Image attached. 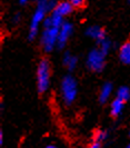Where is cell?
<instances>
[{
  "label": "cell",
  "instance_id": "cell-4",
  "mask_svg": "<svg viewBox=\"0 0 130 148\" xmlns=\"http://www.w3.org/2000/svg\"><path fill=\"white\" fill-rule=\"evenodd\" d=\"M61 95L67 105L75 101L77 97V82L72 76H66L61 82Z\"/></svg>",
  "mask_w": 130,
  "mask_h": 148
},
{
  "label": "cell",
  "instance_id": "cell-21",
  "mask_svg": "<svg viewBox=\"0 0 130 148\" xmlns=\"http://www.w3.org/2000/svg\"><path fill=\"white\" fill-rule=\"evenodd\" d=\"M127 148H130V144H129V145H128V147H127Z\"/></svg>",
  "mask_w": 130,
  "mask_h": 148
},
{
  "label": "cell",
  "instance_id": "cell-22",
  "mask_svg": "<svg viewBox=\"0 0 130 148\" xmlns=\"http://www.w3.org/2000/svg\"><path fill=\"white\" fill-rule=\"evenodd\" d=\"M129 2H130V0H129Z\"/></svg>",
  "mask_w": 130,
  "mask_h": 148
},
{
  "label": "cell",
  "instance_id": "cell-13",
  "mask_svg": "<svg viewBox=\"0 0 130 148\" xmlns=\"http://www.w3.org/2000/svg\"><path fill=\"white\" fill-rule=\"evenodd\" d=\"M117 98L123 101H127L130 98V89L128 87H120L117 91Z\"/></svg>",
  "mask_w": 130,
  "mask_h": 148
},
{
  "label": "cell",
  "instance_id": "cell-20",
  "mask_svg": "<svg viewBox=\"0 0 130 148\" xmlns=\"http://www.w3.org/2000/svg\"><path fill=\"white\" fill-rule=\"evenodd\" d=\"M46 148H57L56 146H52V145H49V146H47Z\"/></svg>",
  "mask_w": 130,
  "mask_h": 148
},
{
  "label": "cell",
  "instance_id": "cell-9",
  "mask_svg": "<svg viewBox=\"0 0 130 148\" xmlns=\"http://www.w3.org/2000/svg\"><path fill=\"white\" fill-rule=\"evenodd\" d=\"M119 58L125 65H130V41H127L119 49Z\"/></svg>",
  "mask_w": 130,
  "mask_h": 148
},
{
  "label": "cell",
  "instance_id": "cell-10",
  "mask_svg": "<svg viewBox=\"0 0 130 148\" xmlns=\"http://www.w3.org/2000/svg\"><path fill=\"white\" fill-rule=\"evenodd\" d=\"M112 94V85L110 82H106L102 88L100 90V94H99V100H100L101 104H105L108 101V99L110 98Z\"/></svg>",
  "mask_w": 130,
  "mask_h": 148
},
{
  "label": "cell",
  "instance_id": "cell-18",
  "mask_svg": "<svg viewBox=\"0 0 130 148\" xmlns=\"http://www.w3.org/2000/svg\"><path fill=\"white\" fill-rule=\"evenodd\" d=\"M19 18H20V15H19V14L14 15V22H18V21H19V20H20Z\"/></svg>",
  "mask_w": 130,
  "mask_h": 148
},
{
  "label": "cell",
  "instance_id": "cell-2",
  "mask_svg": "<svg viewBox=\"0 0 130 148\" xmlns=\"http://www.w3.org/2000/svg\"><path fill=\"white\" fill-rule=\"evenodd\" d=\"M50 82V64L47 59H42L37 68V87L39 92H44Z\"/></svg>",
  "mask_w": 130,
  "mask_h": 148
},
{
  "label": "cell",
  "instance_id": "cell-3",
  "mask_svg": "<svg viewBox=\"0 0 130 148\" xmlns=\"http://www.w3.org/2000/svg\"><path fill=\"white\" fill-rule=\"evenodd\" d=\"M59 29L60 28H57V27H43L41 37H40V44L46 52L52 51L53 48L57 47Z\"/></svg>",
  "mask_w": 130,
  "mask_h": 148
},
{
  "label": "cell",
  "instance_id": "cell-1",
  "mask_svg": "<svg viewBox=\"0 0 130 148\" xmlns=\"http://www.w3.org/2000/svg\"><path fill=\"white\" fill-rule=\"evenodd\" d=\"M48 12H49V10L44 6L42 0H38L37 1L36 10H35L34 15L31 17V20H30V26H29L28 31L29 40H34L37 37L38 31H39V27H40L41 23H43L44 19L47 18Z\"/></svg>",
  "mask_w": 130,
  "mask_h": 148
},
{
  "label": "cell",
  "instance_id": "cell-19",
  "mask_svg": "<svg viewBox=\"0 0 130 148\" xmlns=\"http://www.w3.org/2000/svg\"><path fill=\"white\" fill-rule=\"evenodd\" d=\"M29 0H19V2H20V5H26L27 2H28Z\"/></svg>",
  "mask_w": 130,
  "mask_h": 148
},
{
  "label": "cell",
  "instance_id": "cell-14",
  "mask_svg": "<svg viewBox=\"0 0 130 148\" xmlns=\"http://www.w3.org/2000/svg\"><path fill=\"white\" fill-rule=\"evenodd\" d=\"M99 48L107 55L109 52V50L111 49V41L109 39H107V38H105L103 40H101L100 42H99Z\"/></svg>",
  "mask_w": 130,
  "mask_h": 148
},
{
  "label": "cell",
  "instance_id": "cell-6",
  "mask_svg": "<svg viewBox=\"0 0 130 148\" xmlns=\"http://www.w3.org/2000/svg\"><path fill=\"white\" fill-rule=\"evenodd\" d=\"M72 31H73V27L70 22L65 21L60 29H59V34H58V42H57V48L62 49L66 46V44L68 42L69 38L71 37Z\"/></svg>",
  "mask_w": 130,
  "mask_h": 148
},
{
  "label": "cell",
  "instance_id": "cell-12",
  "mask_svg": "<svg viewBox=\"0 0 130 148\" xmlns=\"http://www.w3.org/2000/svg\"><path fill=\"white\" fill-rule=\"evenodd\" d=\"M123 100L119 99V98H116L115 100L111 103V115L115 116V117H118L121 112H122L123 109Z\"/></svg>",
  "mask_w": 130,
  "mask_h": 148
},
{
  "label": "cell",
  "instance_id": "cell-11",
  "mask_svg": "<svg viewBox=\"0 0 130 148\" xmlns=\"http://www.w3.org/2000/svg\"><path fill=\"white\" fill-rule=\"evenodd\" d=\"M62 62H64V65H65L69 70H73V69L77 67L78 60H77V58H76L75 56H72L71 53L66 52L65 55H64V58H62Z\"/></svg>",
  "mask_w": 130,
  "mask_h": 148
},
{
  "label": "cell",
  "instance_id": "cell-17",
  "mask_svg": "<svg viewBox=\"0 0 130 148\" xmlns=\"http://www.w3.org/2000/svg\"><path fill=\"white\" fill-rule=\"evenodd\" d=\"M88 148H100V144H99V141H96L94 144H91Z\"/></svg>",
  "mask_w": 130,
  "mask_h": 148
},
{
  "label": "cell",
  "instance_id": "cell-7",
  "mask_svg": "<svg viewBox=\"0 0 130 148\" xmlns=\"http://www.w3.org/2000/svg\"><path fill=\"white\" fill-rule=\"evenodd\" d=\"M86 35L89 38L96 40L98 44L100 42L101 40H103L106 37V34H105V30L98 27V26H90L86 29Z\"/></svg>",
  "mask_w": 130,
  "mask_h": 148
},
{
  "label": "cell",
  "instance_id": "cell-8",
  "mask_svg": "<svg viewBox=\"0 0 130 148\" xmlns=\"http://www.w3.org/2000/svg\"><path fill=\"white\" fill-rule=\"evenodd\" d=\"M72 10H73V6L70 3V1L68 0V1L58 2L56 8H55L52 11H55L56 14H58V15H60L61 17L65 18V17H67V16H69L71 14Z\"/></svg>",
  "mask_w": 130,
  "mask_h": 148
},
{
  "label": "cell",
  "instance_id": "cell-5",
  "mask_svg": "<svg viewBox=\"0 0 130 148\" xmlns=\"http://www.w3.org/2000/svg\"><path fill=\"white\" fill-rule=\"evenodd\" d=\"M105 60H106V53L100 48L92 49L87 56V67L92 71L99 73L105 67Z\"/></svg>",
  "mask_w": 130,
  "mask_h": 148
},
{
  "label": "cell",
  "instance_id": "cell-15",
  "mask_svg": "<svg viewBox=\"0 0 130 148\" xmlns=\"http://www.w3.org/2000/svg\"><path fill=\"white\" fill-rule=\"evenodd\" d=\"M94 138H96V141H102L107 138V134L103 130H98L94 135Z\"/></svg>",
  "mask_w": 130,
  "mask_h": 148
},
{
  "label": "cell",
  "instance_id": "cell-16",
  "mask_svg": "<svg viewBox=\"0 0 130 148\" xmlns=\"http://www.w3.org/2000/svg\"><path fill=\"white\" fill-rule=\"evenodd\" d=\"M69 1H70V3L73 6V8L83 7V5H85V2H86V0H69Z\"/></svg>",
  "mask_w": 130,
  "mask_h": 148
}]
</instances>
